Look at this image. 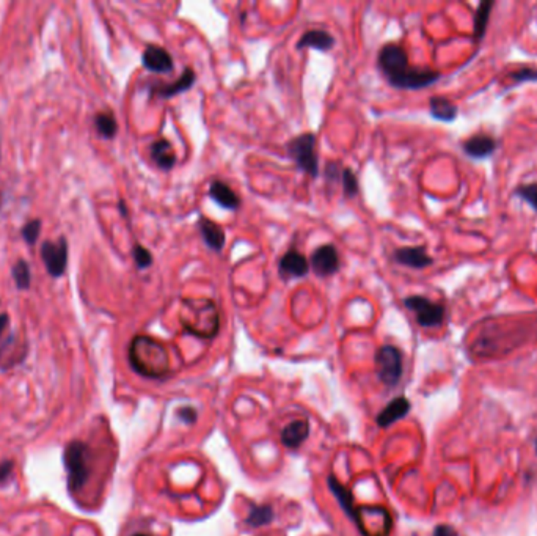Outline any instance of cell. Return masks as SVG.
<instances>
[{
  "label": "cell",
  "instance_id": "obj_1",
  "mask_svg": "<svg viewBox=\"0 0 537 536\" xmlns=\"http://www.w3.org/2000/svg\"><path fill=\"white\" fill-rule=\"evenodd\" d=\"M377 63L389 85L401 90H419L436 84L440 79L438 71L410 66L407 53L398 44H385L380 49Z\"/></svg>",
  "mask_w": 537,
  "mask_h": 536
},
{
  "label": "cell",
  "instance_id": "obj_2",
  "mask_svg": "<svg viewBox=\"0 0 537 536\" xmlns=\"http://www.w3.org/2000/svg\"><path fill=\"white\" fill-rule=\"evenodd\" d=\"M132 368L146 378H162L168 373V354L164 344L146 335H138L129 346Z\"/></svg>",
  "mask_w": 537,
  "mask_h": 536
},
{
  "label": "cell",
  "instance_id": "obj_3",
  "mask_svg": "<svg viewBox=\"0 0 537 536\" xmlns=\"http://www.w3.org/2000/svg\"><path fill=\"white\" fill-rule=\"evenodd\" d=\"M181 324L184 330L201 339L216 337L220 327V317L216 304L209 299L184 300Z\"/></svg>",
  "mask_w": 537,
  "mask_h": 536
},
{
  "label": "cell",
  "instance_id": "obj_4",
  "mask_svg": "<svg viewBox=\"0 0 537 536\" xmlns=\"http://www.w3.org/2000/svg\"><path fill=\"white\" fill-rule=\"evenodd\" d=\"M65 467L68 472V488L71 493L85 486L90 475V456H88V447L79 440H72L65 450Z\"/></svg>",
  "mask_w": 537,
  "mask_h": 536
},
{
  "label": "cell",
  "instance_id": "obj_5",
  "mask_svg": "<svg viewBox=\"0 0 537 536\" xmlns=\"http://www.w3.org/2000/svg\"><path fill=\"white\" fill-rule=\"evenodd\" d=\"M316 136L311 132H305L294 137L288 143V153L294 164L300 168L301 172L310 175L311 178H316L319 175V156L316 153Z\"/></svg>",
  "mask_w": 537,
  "mask_h": 536
},
{
  "label": "cell",
  "instance_id": "obj_6",
  "mask_svg": "<svg viewBox=\"0 0 537 536\" xmlns=\"http://www.w3.org/2000/svg\"><path fill=\"white\" fill-rule=\"evenodd\" d=\"M376 366L382 383L388 387L396 385L402 376L401 351L396 346H392V344L382 346L376 354Z\"/></svg>",
  "mask_w": 537,
  "mask_h": 536
},
{
  "label": "cell",
  "instance_id": "obj_7",
  "mask_svg": "<svg viewBox=\"0 0 537 536\" xmlns=\"http://www.w3.org/2000/svg\"><path fill=\"white\" fill-rule=\"evenodd\" d=\"M404 305L416 315V321L423 327H438L445 319V307L436 304L424 296H409Z\"/></svg>",
  "mask_w": 537,
  "mask_h": 536
},
{
  "label": "cell",
  "instance_id": "obj_8",
  "mask_svg": "<svg viewBox=\"0 0 537 536\" xmlns=\"http://www.w3.org/2000/svg\"><path fill=\"white\" fill-rule=\"evenodd\" d=\"M41 258L50 275L62 277L66 270V264H68V244H66L65 238H60L58 242H44L41 247Z\"/></svg>",
  "mask_w": 537,
  "mask_h": 536
},
{
  "label": "cell",
  "instance_id": "obj_9",
  "mask_svg": "<svg viewBox=\"0 0 537 536\" xmlns=\"http://www.w3.org/2000/svg\"><path fill=\"white\" fill-rule=\"evenodd\" d=\"M314 274L318 277L335 275L340 270L341 261L336 247L332 244H323L316 248L311 255V264Z\"/></svg>",
  "mask_w": 537,
  "mask_h": 536
},
{
  "label": "cell",
  "instance_id": "obj_10",
  "mask_svg": "<svg viewBox=\"0 0 537 536\" xmlns=\"http://www.w3.org/2000/svg\"><path fill=\"white\" fill-rule=\"evenodd\" d=\"M310 270V263L306 256L301 255L296 248L286 252L278 261V273L283 278H301Z\"/></svg>",
  "mask_w": 537,
  "mask_h": 536
},
{
  "label": "cell",
  "instance_id": "obj_11",
  "mask_svg": "<svg viewBox=\"0 0 537 536\" xmlns=\"http://www.w3.org/2000/svg\"><path fill=\"white\" fill-rule=\"evenodd\" d=\"M142 63L148 71L156 75H170L173 71V57L160 46H148L142 55Z\"/></svg>",
  "mask_w": 537,
  "mask_h": 536
},
{
  "label": "cell",
  "instance_id": "obj_12",
  "mask_svg": "<svg viewBox=\"0 0 537 536\" xmlns=\"http://www.w3.org/2000/svg\"><path fill=\"white\" fill-rule=\"evenodd\" d=\"M196 80V75L195 71L192 68H184L182 75L175 80L173 84H165V85H154L151 88V93L156 94L157 98H162V99H167V98H173L176 97V94L179 93H184L187 92L190 87H192L195 84Z\"/></svg>",
  "mask_w": 537,
  "mask_h": 536
},
{
  "label": "cell",
  "instance_id": "obj_13",
  "mask_svg": "<svg viewBox=\"0 0 537 536\" xmlns=\"http://www.w3.org/2000/svg\"><path fill=\"white\" fill-rule=\"evenodd\" d=\"M198 230L201 233V238L204 241V244L208 246L211 251L214 252H222V248L225 247L226 236H225V230L216 224L214 220L200 217L198 220Z\"/></svg>",
  "mask_w": 537,
  "mask_h": 536
},
{
  "label": "cell",
  "instance_id": "obj_14",
  "mask_svg": "<svg viewBox=\"0 0 537 536\" xmlns=\"http://www.w3.org/2000/svg\"><path fill=\"white\" fill-rule=\"evenodd\" d=\"M396 263L402 266L414 268V269H424L431 266L433 263L432 256L428 255L424 247H402L394 252Z\"/></svg>",
  "mask_w": 537,
  "mask_h": 536
},
{
  "label": "cell",
  "instance_id": "obj_15",
  "mask_svg": "<svg viewBox=\"0 0 537 536\" xmlns=\"http://www.w3.org/2000/svg\"><path fill=\"white\" fill-rule=\"evenodd\" d=\"M209 197L218 204V207H222L223 209L236 211L240 207L239 195L234 192V190L230 186H228L226 182L220 181V180H216V181L211 182Z\"/></svg>",
  "mask_w": 537,
  "mask_h": 536
},
{
  "label": "cell",
  "instance_id": "obj_16",
  "mask_svg": "<svg viewBox=\"0 0 537 536\" xmlns=\"http://www.w3.org/2000/svg\"><path fill=\"white\" fill-rule=\"evenodd\" d=\"M462 148L470 158L484 159V158H489L490 154H494V151L497 150V142L494 137L485 136V134H477L463 142Z\"/></svg>",
  "mask_w": 537,
  "mask_h": 536
},
{
  "label": "cell",
  "instance_id": "obj_17",
  "mask_svg": "<svg viewBox=\"0 0 537 536\" xmlns=\"http://www.w3.org/2000/svg\"><path fill=\"white\" fill-rule=\"evenodd\" d=\"M150 153H151L154 164H156L159 168H162V170H172L176 164V160H178L176 153L173 150V145L168 142L167 138H159V141L153 142Z\"/></svg>",
  "mask_w": 537,
  "mask_h": 536
},
{
  "label": "cell",
  "instance_id": "obj_18",
  "mask_svg": "<svg viewBox=\"0 0 537 536\" xmlns=\"http://www.w3.org/2000/svg\"><path fill=\"white\" fill-rule=\"evenodd\" d=\"M333 44L335 38L332 35L322 31V28H314V31H308L306 33L301 35V38L297 43V49L313 48L321 50V53H327L328 49L333 48Z\"/></svg>",
  "mask_w": 537,
  "mask_h": 536
},
{
  "label": "cell",
  "instance_id": "obj_19",
  "mask_svg": "<svg viewBox=\"0 0 537 536\" xmlns=\"http://www.w3.org/2000/svg\"><path fill=\"white\" fill-rule=\"evenodd\" d=\"M409 409H410V403L406 398H402V396L401 398H396L379 414L377 425L379 427L387 428L389 427V425H393L396 420H399V418L406 415L409 412Z\"/></svg>",
  "mask_w": 537,
  "mask_h": 536
},
{
  "label": "cell",
  "instance_id": "obj_20",
  "mask_svg": "<svg viewBox=\"0 0 537 536\" xmlns=\"http://www.w3.org/2000/svg\"><path fill=\"white\" fill-rule=\"evenodd\" d=\"M308 431H310V427L305 420H297L289 423L282 432V442L284 447H289V449H296L299 447L308 436Z\"/></svg>",
  "mask_w": 537,
  "mask_h": 536
},
{
  "label": "cell",
  "instance_id": "obj_21",
  "mask_svg": "<svg viewBox=\"0 0 537 536\" xmlns=\"http://www.w3.org/2000/svg\"><path fill=\"white\" fill-rule=\"evenodd\" d=\"M431 115L440 121H453L458 116V106L443 97H432L429 101Z\"/></svg>",
  "mask_w": 537,
  "mask_h": 536
},
{
  "label": "cell",
  "instance_id": "obj_22",
  "mask_svg": "<svg viewBox=\"0 0 537 536\" xmlns=\"http://www.w3.org/2000/svg\"><path fill=\"white\" fill-rule=\"evenodd\" d=\"M328 483H330V489L333 491V494L336 496L338 501H340V503L343 505V508L345 510V513H348V515L352 519H354L355 515H357V506L354 505V498H352L349 491L345 489L344 486H341V484L338 483L336 478H333V476H330Z\"/></svg>",
  "mask_w": 537,
  "mask_h": 536
},
{
  "label": "cell",
  "instance_id": "obj_23",
  "mask_svg": "<svg viewBox=\"0 0 537 536\" xmlns=\"http://www.w3.org/2000/svg\"><path fill=\"white\" fill-rule=\"evenodd\" d=\"M492 9H494V2H489V0L481 2L480 6H477L475 16V40H481L485 31H487Z\"/></svg>",
  "mask_w": 537,
  "mask_h": 536
},
{
  "label": "cell",
  "instance_id": "obj_24",
  "mask_svg": "<svg viewBox=\"0 0 537 536\" xmlns=\"http://www.w3.org/2000/svg\"><path fill=\"white\" fill-rule=\"evenodd\" d=\"M94 126H96L99 134L106 138H114L116 136V131H118L115 116L109 112H102L94 116Z\"/></svg>",
  "mask_w": 537,
  "mask_h": 536
},
{
  "label": "cell",
  "instance_id": "obj_25",
  "mask_svg": "<svg viewBox=\"0 0 537 536\" xmlns=\"http://www.w3.org/2000/svg\"><path fill=\"white\" fill-rule=\"evenodd\" d=\"M13 278H14V282H16V286L19 290H27L28 286H31V280H32L31 268H28V264L26 261L21 260L14 264Z\"/></svg>",
  "mask_w": 537,
  "mask_h": 536
},
{
  "label": "cell",
  "instance_id": "obj_26",
  "mask_svg": "<svg viewBox=\"0 0 537 536\" xmlns=\"http://www.w3.org/2000/svg\"><path fill=\"white\" fill-rule=\"evenodd\" d=\"M343 181V187H344V195L348 198H354L358 194V180L357 175L350 170L349 167H344L341 170V178Z\"/></svg>",
  "mask_w": 537,
  "mask_h": 536
},
{
  "label": "cell",
  "instance_id": "obj_27",
  "mask_svg": "<svg viewBox=\"0 0 537 536\" xmlns=\"http://www.w3.org/2000/svg\"><path fill=\"white\" fill-rule=\"evenodd\" d=\"M272 518H274V513H272L269 506H258V508H255L252 513H250L247 523L253 527L255 525L260 527V525L269 524Z\"/></svg>",
  "mask_w": 537,
  "mask_h": 536
},
{
  "label": "cell",
  "instance_id": "obj_28",
  "mask_svg": "<svg viewBox=\"0 0 537 536\" xmlns=\"http://www.w3.org/2000/svg\"><path fill=\"white\" fill-rule=\"evenodd\" d=\"M132 256H134V261L138 269H146L153 264V255L150 253L148 248L140 244H135L132 247Z\"/></svg>",
  "mask_w": 537,
  "mask_h": 536
},
{
  "label": "cell",
  "instance_id": "obj_29",
  "mask_svg": "<svg viewBox=\"0 0 537 536\" xmlns=\"http://www.w3.org/2000/svg\"><path fill=\"white\" fill-rule=\"evenodd\" d=\"M516 195L526 202L537 212V185H525L516 190Z\"/></svg>",
  "mask_w": 537,
  "mask_h": 536
},
{
  "label": "cell",
  "instance_id": "obj_30",
  "mask_svg": "<svg viewBox=\"0 0 537 536\" xmlns=\"http://www.w3.org/2000/svg\"><path fill=\"white\" fill-rule=\"evenodd\" d=\"M40 233H41V220L35 219L24 225V229H22V238L26 239L27 244H35L40 238Z\"/></svg>",
  "mask_w": 537,
  "mask_h": 536
},
{
  "label": "cell",
  "instance_id": "obj_31",
  "mask_svg": "<svg viewBox=\"0 0 537 536\" xmlns=\"http://www.w3.org/2000/svg\"><path fill=\"white\" fill-rule=\"evenodd\" d=\"M509 77L512 80H516V82H529V80H537V68H533V66H524V68L511 72Z\"/></svg>",
  "mask_w": 537,
  "mask_h": 536
},
{
  "label": "cell",
  "instance_id": "obj_32",
  "mask_svg": "<svg viewBox=\"0 0 537 536\" xmlns=\"http://www.w3.org/2000/svg\"><path fill=\"white\" fill-rule=\"evenodd\" d=\"M179 415H181V418L186 423H192V422H195V418H196V414H195V410L192 408H184V409H181L179 410Z\"/></svg>",
  "mask_w": 537,
  "mask_h": 536
},
{
  "label": "cell",
  "instance_id": "obj_33",
  "mask_svg": "<svg viewBox=\"0 0 537 536\" xmlns=\"http://www.w3.org/2000/svg\"><path fill=\"white\" fill-rule=\"evenodd\" d=\"M433 536H455V530L450 525H438L433 532Z\"/></svg>",
  "mask_w": 537,
  "mask_h": 536
},
{
  "label": "cell",
  "instance_id": "obj_34",
  "mask_svg": "<svg viewBox=\"0 0 537 536\" xmlns=\"http://www.w3.org/2000/svg\"><path fill=\"white\" fill-rule=\"evenodd\" d=\"M6 324H9V317H6V315H0V334L4 332Z\"/></svg>",
  "mask_w": 537,
  "mask_h": 536
},
{
  "label": "cell",
  "instance_id": "obj_35",
  "mask_svg": "<svg viewBox=\"0 0 537 536\" xmlns=\"http://www.w3.org/2000/svg\"><path fill=\"white\" fill-rule=\"evenodd\" d=\"M120 209H121V214L126 217L128 216V208H126V204H124V202H120Z\"/></svg>",
  "mask_w": 537,
  "mask_h": 536
},
{
  "label": "cell",
  "instance_id": "obj_36",
  "mask_svg": "<svg viewBox=\"0 0 537 536\" xmlns=\"http://www.w3.org/2000/svg\"><path fill=\"white\" fill-rule=\"evenodd\" d=\"M134 536H150V535H146V533H135Z\"/></svg>",
  "mask_w": 537,
  "mask_h": 536
},
{
  "label": "cell",
  "instance_id": "obj_37",
  "mask_svg": "<svg viewBox=\"0 0 537 536\" xmlns=\"http://www.w3.org/2000/svg\"><path fill=\"white\" fill-rule=\"evenodd\" d=\"M536 447H537V444H536Z\"/></svg>",
  "mask_w": 537,
  "mask_h": 536
}]
</instances>
